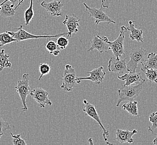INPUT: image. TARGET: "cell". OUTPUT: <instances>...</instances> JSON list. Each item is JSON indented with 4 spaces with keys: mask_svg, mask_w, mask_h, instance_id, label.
I'll list each match as a JSON object with an SVG mask.
<instances>
[{
    "mask_svg": "<svg viewBox=\"0 0 157 145\" xmlns=\"http://www.w3.org/2000/svg\"><path fill=\"white\" fill-rule=\"evenodd\" d=\"M145 83H141L135 85L122 86L118 89L119 99L117 107H119L120 104L124 101L134 100L141 93Z\"/></svg>",
    "mask_w": 157,
    "mask_h": 145,
    "instance_id": "6da1fadb",
    "label": "cell"
},
{
    "mask_svg": "<svg viewBox=\"0 0 157 145\" xmlns=\"http://www.w3.org/2000/svg\"><path fill=\"white\" fill-rule=\"evenodd\" d=\"M128 31V29L125 26H122L120 28V34L117 39L113 41H109L106 36H104L106 41L109 44V49L112 50L116 58L119 59L123 56H125V51L124 49V41L125 33Z\"/></svg>",
    "mask_w": 157,
    "mask_h": 145,
    "instance_id": "7a4b0ae2",
    "label": "cell"
},
{
    "mask_svg": "<svg viewBox=\"0 0 157 145\" xmlns=\"http://www.w3.org/2000/svg\"><path fill=\"white\" fill-rule=\"evenodd\" d=\"M75 70L70 64H67L65 67L63 76H62V85L61 88L64 91L71 92L73 88L77 87L80 82L77 81Z\"/></svg>",
    "mask_w": 157,
    "mask_h": 145,
    "instance_id": "3957f363",
    "label": "cell"
},
{
    "mask_svg": "<svg viewBox=\"0 0 157 145\" xmlns=\"http://www.w3.org/2000/svg\"><path fill=\"white\" fill-rule=\"evenodd\" d=\"M148 51L143 48H133L130 52V61L127 63L129 72H135L138 69V64H142L145 61Z\"/></svg>",
    "mask_w": 157,
    "mask_h": 145,
    "instance_id": "277c9868",
    "label": "cell"
},
{
    "mask_svg": "<svg viewBox=\"0 0 157 145\" xmlns=\"http://www.w3.org/2000/svg\"><path fill=\"white\" fill-rule=\"evenodd\" d=\"M21 98L23 107L21 110L24 112L27 111L28 108L26 105V98L31 92L30 87L29 85V74H24L21 79H19L17 84L15 87Z\"/></svg>",
    "mask_w": 157,
    "mask_h": 145,
    "instance_id": "5b68a950",
    "label": "cell"
},
{
    "mask_svg": "<svg viewBox=\"0 0 157 145\" xmlns=\"http://www.w3.org/2000/svg\"><path fill=\"white\" fill-rule=\"evenodd\" d=\"M17 31L13 32V31H7L8 33H9L11 36L17 40V42H20L24 40L29 39H39V38H47L50 39L52 37H58L60 36H65L67 35L68 32L63 33H59L58 35H45V36H38L35 35L32 33H29L26 31L25 30L23 29V26L20 25V27L16 28Z\"/></svg>",
    "mask_w": 157,
    "mask_h": 145,
    "instance_id": "8992f818",
    "label": "cell"
},
{
    "mask_svg": "<svg viewBox=\"0 0 157 145\" xmlns=\"http://www.w3.org/2000/svg\"><path fill=\"white\" fill-rule=\"evenodd\" d=\"M83 5L85 7L86 12L88 13L90 17L94 18L95 24L99 25L100 22H107L108 25L110 23L115 24V21H113L109 18V16L104 12V9H105V8L103 7L102 4L101 5V7L99 9L90 7L85 2L83 3Z\"/></svg>",
    "mask_w": 157,
    "mask_h": 145,
    "instance_id": "52a82bcc",
    "label": "cell"
},
{
    "mask_svg": "<svg viewBox=\"0 0 157 145\" xmlns=\"http://www.w3.org/2000/svg\"><path fill=\"white\" fill-rule=\"evenodd\" d=\"M83 103H84L85 104L84 107L82 108L83 112H84L87 116H89V117H90L91 118H93L95 121H97L98 123L99 124L101 130H103V136L104 141L106 142L108 145H112V143H110L108 142L109 131L106 130L105 128L104 127V126L102 124L95 106L89 103L88 100H83Z\"/></svg>",
    "mask_w": 157,
    "mask_h": 145,
    "instance_id": "ba28073f",
    "label": "cell"
},
{
    "mask_svg": "<svg viewBox=\"0 0 157 145\" xmlns=\"http://www.w3.org/2000/svg\"><path fill=\"white\" fill-rule=\"evenodd\" d=\"M108 70L109 72L118 73L119 76H123L129 72L127 68L126 58L117 59L113 55L108 63Z\"/></svg>",
    "mask_w": 157,
    "mask_h": 145,
    "instance_id": "9c48e42d",
    "label": "cell"
},
{
    "mask_svg": "<svg viewBox=\"0 0 157 145\" xmlns=\"http://www.w3.org/2000/svg\"><path fill=\"white\" fill-rule=\"evenodd\" d=\"M30 94L31 97L41 108H45L46 105L51 106L52 104L51 100L48 98V92L42 88H35L31 91Z\"/></svg>",
    "mask_w": 157,
    "mask_h": 145,
    "instance_id": "30bf717a",
    "label": "cell"
},
{
    "mask_svg": "<svg viewBox=\"0 0 157 145\" xmlns=\"http://www.w3.org/2000/svg\"><path fill=\"white\" fill-rule=\"evenodd\" d=\"M40 5L46 10L49 15L55 17L63 15V4L60 1H53L50 2L42 1Z\"/></svg>",
    "mask_w": 157,
    "mask_h": 145,
    "instance_id": "8fae6325",
    "label": "cell"
},
{
    "mask_svg": "<svg viewBox=\"0 0 157 145\" xmlns=\"http://www.w3.org/2000/svg\"><path fill=\"white\" fill-rule=\"evenodd\" d=\"M94 49H97L100 53H109V44L106 41L104 37L100 36L97 33L94 34V37L91 41V46L88 52L93 51Z\"/></svg>",
    "mask_w": 157,
    "mask_h": 145,
    "instance_id": "7c38bea8",
    "label": "cell"
},
{
    "mask_svg": "<svg viewBox=\"0 0 157 145\" xmlns=\"http://www.w3.org/2000/svg\"><path fill=\"white\" fill-rule=\"evenodd\" d=\"M88 73L90 74L89 76L77 77V81L81 82L82 80H89L99 85L103 82L106 75L105 72L103 71V67L102 66L95 68L90 72H88Z\"/></svg>",
    "mask_w": 157,
    "mask_h": 145,
    "instance_id": "4fadbf2b",
    "label": "cell"
},
{
    "mask_svg": "<svg viewBox=\"0 0 157 145\" xmlns=\"http://www.w3.org/2000/svg\"><path fill=\"white\" fill-rule=\"evenodd\" d=\"M80 19L76 16L73 14L71 16H65V20L63 22L68 30V34L67 37H70L73 33H77L78 31V27L79 26V21Z\"/></svg>",
    "mask_w": 157,
    "mask_h": 145,
    "instance_id": "5bb4252c",
    "label": "cell"
},
{
    "mask_svg": "<svg viewBox=\"0 0 157 145\" xmlns=\"http://www.w3.org/2000/svg\"><path fill=\"white\" fill-rule=\"evenodd\" d=\"M118 79L121 80H124L125 83L123 86H128L132 84L133 83L139 84L141 83H145V80L142 78L140 72H129L123 76H119Z\"/></svg>",
    "mask_w": 157,
    "mask_h": 145,
    "instance_id": "9a60e30c",
    "label": "cell"
},
{
    "mask_svg": "<svg viewBox=\"0 0 157 145\" xmlns=\"http://www.w3.org/2000/svg\"><path fill=\"white\" fill-rule=\"evenodd\" d=\"M137 132L138 131L136 130H134L132 131H130L129 130L118 129L115 132L116 139L121 143H123L125 142H128L131 143L134 142V139L132 136Z\"/></svg>",
    "mask_w": 157,
    "mask_h": 145,
    "instance_id": "2e32d148",
    "label": "cell"
},
{
    "mask_svg": "<svg viewBox=\"0 0 157 145\" xmlns=\"http://www.w3.org/2000/svg\"><path fill=\"white\" fill-rule=\"evenodd\" d=\"M136 22L134 21H129V26L127 27L128 30L130 31V37L132 40H136L137 42H143V31L141 29H136L134 26V23Z\"/></svg>",
    "mask_w": 157,
    "mask_h": 145,
    "instance_id": "e0dca14e",
    "label": "cell"
},
{
    "mask_svg": "<svg viewBox=\"0 0 157 145\" xmlns=\"http://www.w3.org/2000/svg\"><path fill=\"white\" fill-rule=\"evenodd\" d=\"M148 69H157V53L149 54L145 61L142 63L141 69L143 72Z\"/></svg>",
    "mask_w": 157,
    "mask_h": 145,
    "instance_id": "ac0fdd59",
    "label": "cell"
},
{
    "mask_svg": "<svg viewBox=\"0 0 157 145\" xmlns=\"http://www.w3.org/2000/svg\"><path fill=\"white\" fill-rule=\"evenodd\" d=\"M15 7H12L11 4L7 2L3 4H0V16L3 18H9L15 15L16 11Z\"/></svg>",
    "mask_w": 157,
    "mask_h": 145,
    "instance_id": "d6986e66",
    "label": "cell"
},
{
    "mask_svg": "<svg viewBox=\"0 0 157 145\" xmlns=\"http://www.w3.org/2000/svg\"><path fill=\"white\" fill-rule=\"evenodd\" d=\"M121 107L123 109L128 112L130 115L133 116H138V108L137 101H129L128 103H125Z\"/></svg>",
    "mask_w": 157,
    "mask_h": 145,
    "instance_id": "ffe728a7",
    "label": "cell"
},
{
    "mask_svg": "<svg viewBox=\"0 0 157 145\" xmlns=\"http://www.w3.org/2000/svg\"><path fill=\"white\" fill-rule=\"evenodd\" d=\"M9 55L5 53V49H2L0 52V72L2 71L5 68H11V63L10 61Z\"/></svg>",
    "mask_w": 157,
    "mask_h": 145,
    "instance_id": "44dd1931",
    "label": "cell"
},
{
    "mask_svg": "<svg viewBox=\"0 0 157 145\" xmlns=\"http://www.w3.org/2000/svg\"><path fill=\"white\" fill-rule=\"evenodd\" d=\"M13 42H17V40L13 38L7 31L0 33V47Z\"/></svg>",
    "mask_w": 157,
    "mask_h": 145,
    "instance_id": "7402d4cb",
    "label": "cell"
},
{
    "mask_svg": "<svg viewBox=\"0 0 157 145\" xmlns=\"http://www.w3.org/2000/svg\"><path fill=\"white\" fill-rule=\"evenodd\" d=\"M33 0H30V4L29 8L25 12V25L27 26L30 24L31 21L34 17V11L33 9Z\"/></svg>",
    "mask_w": 157,
    "mask_h": 145,
    "instance_id": "603a6c76",
    "label": "cell"
},
{
    "mask_svg": "<svg viewBox=\"0 0 157 145\" xmlns=\"http://www.w3.org/2000/svg\"><path fill=\"white\" fill-rule=\"evenodd\" d=\"M146 77L151 83L155 82L157 83V69H148L144 71Z\"/></svg>",
    "mask_w": 157,
    "mask_h": 145,
    "instance_id": "cb8c5ba5",
    "label": "cell"
},
{
    "mask_svg": "<svg viewBox=\"0 0 157 145\" xmlns=\"http://www.w3.org/2000/svg\"><path fill=\"white\" fill-rule=\"evenodd\" d=\"M52 69L51 67L48 65V64L41 63L39 65V71L41 75L40 76L39 80H40L44 76H45L49 74Z\"/></svg>",
    "mask_w": 157,
    "mask_h": 145,
    "instance_id": "d4e9b609",
    "label": "cell"
},
{
    "mask_svg": "<svg viewBox=\"0 0 157 145\" xmlns=\"http://www.w3.org/2000/svg\"><path fill=\"white\" fill-rule=\"evenodd\" d=\"M69 43V38L63 36H60L58 37V39L56 40V44L59 48L60 49H64L67 48Z\"/></svg>",
    "mask_w": 157,
    "mask_h": 145,
    "instance_id": "484cf974",
    "label": "cell"
},
{
    "mask_svg": "<svg viewBox=\"0 0 157 145\" xmlns=\"http://www.w3.org/2000/svg\"><path fill=\"white\" fill-rule=\"evenodd\" d=\"M10 128L9 123L0 116V138L3 135L5 131L9 130Z\"/></svg>",
    "mask_w": 157,
    "mask_h": 145,
    "instance_id": "4316f807",
    "label": "cell"
},
{
    "mask_svg": "<svg viewBox=\"0 0 157 145\" xmlns=\"http://www.w3.org/2000/svg\"><path fill=\"white\" fill-rule=\"evenodd\" d=\"M45 48L49 52V53L50 54H52L53 52H54L55 50H57L58 49H60L57 45L56 42L50 40V39H49V41L46 45Z\"/></svg>",
    "mask_w": 157,
    "mask_h": 145,
    "instance_id": "83f0119b",
    "label": "cell"
},
{
    "mask_svg": "<svg viewBox=\"0 0 157 145\" xmlns=\"http://www.w3.org/2000/svg\"><path fill=\"white\" fill-rule=\"evenodd\" d=\"M10 135L12 136V143L14 145H26V143L24 139H22L21 135H14L12 133H10Z\"/></svg>",
    "mask_w": 157,
    "mask_h": 145,
    "instance_id": "f1b7e54d",
    "label": "cell"
},
{
    "mask_svg": "<svg viewBox=\"0 0 157 145\" xmlns=\"http://www.w3.org/2000/svg\"><path fill=\"white\" fill-rule=\"evenodd\" d=\"M149 121L152 123L151 127H149L151 128V131L153 130L157 129V112L152 113L149 116Z\"/></svg>",
    "mask_w": 157,
    "mask_h": 145,
    "instance_id": "f546056e",
    "label": "cell"
},
{
    "mask_svg": "<svg viewBox=\"0 0 157 145\" xmlns=\"http://www.w3.org/2000/svg\"><path fill=\"white\" fill-rule=\"evenodd\" d=\"M24 0H5L3 2H2L0 4H3L6 3L7 2H11V6L12 7H15L16 9L17 10L18 8V7L21 6V4L23 3Z\"/></svg>",
    "mask_w": 157,
    "mask_h": 145,
    "instance_id": "4dcf8cb0",
    "label": "cell"
},
{
    "mask_svg": "<svg viewBox=\"0 0 157 145\" xmlns=\"http://www.w3.org/2000/svg\"><path fill=\"white\" fill-rule=\"evenodd\" d=\"M111 0H101V4L105 9H108Z\"/></svg>",
    "mask_w": 157,
    "mask_h": 145,
    "instance_id": "1f68e13d",
    "label": "cell"
},
{
    "mask_svg": "<svg viewBox=\"0 0 157 145\" xmlns=\"http://www.w3.org/2000/svg\"><path fill=\"white\" fill-rule=\"evenodd\" d=\"M60 49H58L57 50H55L54 52H53L52 54L54 55V56H58V55L60 54Z\"/></svg>",
    "mask_w": 157,
    "mask_h": 145,
    "instance_id": "d6a6232c",
    "label": "cell"
},
{
    "mask_svg": "<svg viewBox=\"0 0 157 145\" xmlns=\"http://www.w3.org/2000/svg\"><path fill=\"white\" fill-rule=\"evenodd\" d=\"M88 143L89 145H94V142L93 141V139L91 138H90L89 139H88Z\"/></svg>",
    "mask_w": 157,
    "mask_h": 145,
    "instance_id": "836d02e7",
    "label": "cell"
},
{
    "mask_svg": "<svg viewBox=\"0 0 157 145\" xmlns=\"http://www.w3.org/2000/svg\"><path fill=\"white\" fill-rule=\"evenodd\" d=\"M153 143H154V145H157V135L155 136L154 140H153Z\"/></svg>",
    "mask_w": 157,
    "mask_h": 145,
    "instance_id": "e575fe53",
    "label": "cell"
},
{
    "mask_svg": "<svg viewBox=\"0 0 157 145\" xmlns=\"http://www.w3.org/2000/svg\"><path fill=\"white\" fill-rule=\"evenodd\" d=\"M0 1H1V0H0Z\"/></svg>",
    "mask_w": 157,
    "mask_h": 145,
    "instance_id": "d590c367",
    "label": "cell"
}]
</instances>
